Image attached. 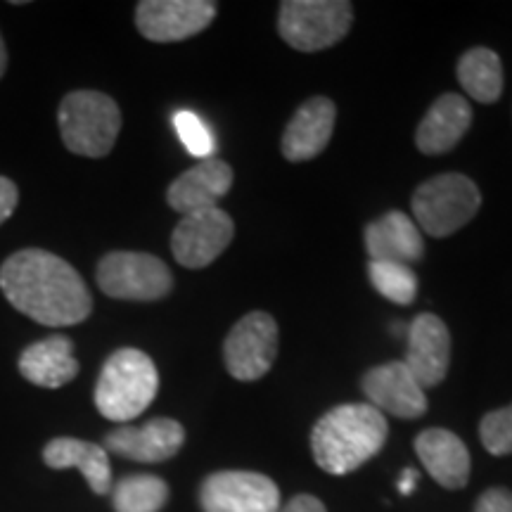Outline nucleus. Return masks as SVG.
Returning <instances> with one entry per match:
<instances>
[{"label":"nucleus","mask_w":512,"mask_h":512,"mask_svg":"<svg viewBox=\"0 0 512 512\" xmlns=\"http://www.w3.org/2000/svg\"><path fill=\"white\" fill-rule=\"evenodd\" d=\"M337 107L330 98H309L299 105L283 133V157L290 162H309L325 150L335 131Z\"/></svg>","instance_id":"dca6fc26"},{"label":"nucleus","mask_w":512,"mask_h":512,"mask_svg":"<svg viewBox=\"0 0 512 512\" xmlns=\"http://www.w3.org/2000/svg\"><path fill=\"white\" fill-rule=\"evenodd\" d=\"M57 124L69 152L81 157L110 155L121 131L119 105L98 91H74L62 100Z\"/></svg>","instance_id":"20e7f679"},{"label":"nucleus","mask_w":512,"mask_h":512,"mask_svg":"<svg viewBox=\"0 0 512 512\" xmlns=\"http://www.w3.org/2000/svg\"><path fill=\"white\" fill-rule=\"evenodd\" d=\"M230 185H233V169L226 162L216 157L202 159L169 185L166 200L171 209L188 216L195 211L219 207V200L228 195Z\"/></svg>","instance_id":"2eb2a0df"},{"label":"nucleus","mask_w":512,"mask_h":512,"mask_svg":"<svg viewBox=\"0 0 512 512\" xmlns=\"http://www.w3.org/2000/svg\"><path fill=\"white\" fill-rule=\"evenodd\" d=\"M475 512H512V491L503 489V486L486 489L477 498Z\"/></svg>","instance_id":"bb28decb"},{"label":"nucleus","mask_w":512,"mask_h":512,"mask_svg":"<svg viewBox=\"0 0 512 512\" xmlns=\"http://www.w3.org/2000/svg\"><path fill=\"white\" fill-rule=\"evenodd\" d=\"M100 290L126 302H157L174 287L169 266L145 252H110L98 264Z\"/></svg>","instance_id":"0eeeda50"},{"label":"nucleus","mask_w":512,"mask_h":512,"mask_svg":"<svg viewBox=\"0 0 512 512\" xmlns=\"http://www.w3.org/2000/svg\"><path fill=\"white\" fill-rule=\"evenodd\" d=\"M200 503L204 512H278L280 489L259 472L223 470L204 479Z\"/></svg>","instance_id":"1a4fd4ad"},{"label":"nucleus","mask_w":512,"mask_h":512,"mask_svg":"<svg viewBox=\"0 0 512 512\" xmlns=\"http://www.w3.org/2000/svg\"><path fill=\"white\" fill-rule=\"evenodd\" d=\"M361 384L370 406L382 415L389 413L403 420H415L427 411L425 389L403 361L384 363L368 370Z\"/></svg>","instance_id":"f8f14e48"},{"label":"nucleus","mask_w":512,"mask_h":512,"mask_svg":"<svg viewBox=\"0 0 512 512\" xmlns=\"http://www.w3.org/2000/svg\"><path fill=\"white\" fill-rule=\"evenodd\" d=\"M159 373L140 349H119L107 358L95 384V408L112 422H131L155 401Z\"/></svg>","instance_id":"7ed1b4c3"},{"label":"nucleus","mask_w":512,"mask_h":512,"mask_svg":"<svg viewBox=\"0 0 512 512\" xmlns=\"http://www.w3.org/2000/svg\"><path fill=\"white\" fill-rule=\"evenodd\" d=\"M235 235V223L226 211L214 207L183 216L171 235V252L185 268H204L221 256Z\"/></svg>","instance_id":"9b49d317"},{"label":"nucleus","mask_w":512,"mask_h":512,"mask_svg":"<svg viewBox=\"0 0 512 512\" xmlns=\"http://www.w3.org/2000/svg\"><path fill=\"white\" fill-rule=\"evenodd\" d=\"M19 373L38 387L57 389L79 375V361L74 358V342L64 335H53L31 344L19 356Z\"/></svg>","instance_id":"aec40b11"},{"label":"nucleus","mask_w":512,"mask_h":512,"mask_svg":"<svg viewBox=\"0 0 512 512\" xmlns=\"http://www.w3.org/2000/svg\"><path fill=\"white\" fill-rule=\"evenodd\" d=\"M174 126L178 138L185 145V150L190 152L192 157L200 159H211L216 152V140L211 136V131L207 124L200 119V114L190 112V110H181L174 114Z\"/></svg>","instance_id":"393cba45"},{"label":"nucleus","mask_w":512,"mask_h":512,"mask_svg":"<svg viewBox=\"0 0 512 512\" xmlns=\"http://www.w3.org/2000/svg\"><path fill=\"white\" fill-rule=\"evenodd\" d=\"M366 249L370 261H394V264L411 266L425 254V242L411 216L403 211H389L366 226Z\"/></svg>","instance_id":"6ab92c4d"},{"label":"nucleus","mask_w":512,"mask_h":512,"mask_svg":"<svg viewBox=\"0 0 512 512\" xmlns=\"http://www.w3.org/2000/svg\"><path fill=\"white\" fill-rule=\"evenodd\" d=\"M216 3L209 0H143L136 27L147 41L174 43L202 34L214 22Z\"/></svg>","instance_id":"9d476101"},{"label":"nucleus","mask_w":512,"mask_h":512,"mask_svg":"<svg viewBox=\"0 0 512 512\" xmlns=\"http://www.w3.org/2000/svg\"><path fill=\"white\" fill-rule=\"evenodd\" d=\"M19 202V190L10 178L0 176V226L10 219Z\"/></svg>","instance_id":"cd10ccee"},{"label":"nucleus","mask_w":512,"mask_h":512,"mask_svg":"<svg viewBox=\"0 0 512 512\" xmlns=\"http://www.w3.org/2000/svg\"><path fill=\"white\" fill-rule=\"evenodd\" d=\"M472 124V107L458 93H444L432 102L415 131V145L422 155H444L453 150Z\"/></svg>","instance_id":"f3484780"},{"label":"nucleus","mask_w":512,"mask_h":512,"mask_svg":"<svg viewBox=\"0 0 512 512\" xmlns=\"http://www.w3.org/2000/svg\"><path fill=\"white\" fill-rule=\"evenodd\" d=\"M415 479H418V475H415V470H406L403 472V477H401V484H399V489H401V494H413V486H415Z\"/></svg>","instance_id":"c756f323"},{"label":"nucleus","mask_w":512,"mask_h":512,"mask_svg":"<svg viewBox=\"0 0 512 512\" xmlns=\"http://www.w3.org/2000/svg\"><path fill=\"white\" fill-rule=\"evenodd\" d=\"M458 81L472 100L494 105L503 93V64L491 48H470L458 60Z\"/></svg>","instance_id":"4be33fe9"},{"label":"nucleus","mask_w":512,"mask_h":512,"mask_svg":"<svg viewBox=\"0 0 512 512\" xmlns=\"http://www.w3.org/2000/svg\"><path fill=\"white\" fill-rule=\"evenodd\" d=\"M185 444L181 422L171 418H155L145 425H124L107 434L105 446L121 458L136 463H164L174 458Z\"/></svg>","instance_id":"4468645a"},{"label":"nucleus","mask_w":512,"mask_h":512,"mask_svg":"<svg viewBox=\"0 0 512 512\" xmlns=\"http://www.w3.org/2000/svg\"><path fill=\"white\" fill-rule=\"evenodd\" d=\"M43 460L53 470H79L93 494L105 496L112 491V467L107 451L91 441L57 437L43 448Z\"/></svg>","instance_id":"412c9836"},{"label":"nucleus","mask_w":512,"mask_h":512,"mask_svg":"<svg viewBox=\"0 0 512 512\" xmlns=\"http://www.w3.org/2000/svg\"><path fill=\"white\" fill-rule=\"evenodd\" d=\"M278 512H328V510H325V505L320 503L316 496L302 494V496H294L290 503L280 505Z\"/></svg>","instance_id":"c85d7f7f"},{"label":"nucleus","mask_w":512,"mask_h":512,"mask_svg":"<svg viewBox=\"0 0 512 512\" xmlns=\"http://www.w3.org/2000/svg\"><path fill=\"white\" fill-rule=\"evenodd\" d=\"M415 453L434 482L444 489H463L470 479V451L453 432L432 427L415 437Z\"/></svg>","instance_id":"a211bd4d"},{"label":"nucleus","mask_w":512,"mask_h":512,"mask_svg":"<svg viewBox=\"0 0 512 512\" xmlns=\"http://www.w3.org/2000/svg\"><path fill=\"white\" fill-rule=\"evenodd\" d=\"M351 10V3L344 0H285L280 3L278 31L290 48L318 53L349 34Z\"/></svg>","instance_id":"423d86ee"},{"label":"nucleus","mask_w":512,"mask_h":512,"mask_svg":"<svg viewBox=\"0 0 512 512\" xmlns=\"http://www.w3.org/2000/svg\"><path fill=\"white\" fill-rule=\"evenodd\" d=\"M166 501L169 486L155 475H131L112 486L114 512H159Z\"/></svg>","instance_id":"5701e85b"},{"label":"nucleus","mask_w":512,"mask_h":512,"mask_svg":"<svg viewBox=\"0 0 512 512\" xmlns=\"http://www.w3.org/2000/svg\"><path fill=\"white\" fill-rule=\"evenodd\" d=\"M278 356V323L271 313L252 311L242 316L223 344L228 373L240 382L264 377Z\"/></svg>","instance_id":"6e6552de"},{"label":"nucleus","mask_w":512,"mask_h":512,"mask_svg":"<svg viewBox=\"0 0 512 512\" xmlns=\"http://www.w3.org/2000/svg\"><path fill=\"white\" fill-rule=\"evenodd\" d=\"M5 69H8V50H5L3 36H0V79H3Z\"/></svg>","instance_id":"7c9ffc66"},{"label":"nucleus","mask_w":512,"mask_h":512,"mask_svg":"<svg viewBox=\"0 0 512 512\" xmlns=\"http://www.w3.org/2000/svg\"><path fill=\"white\" fill-rule=\"evenodd\" d=\"M389 425L370 403H344L328 411L311 432L313 458L328 475H349L382 451Z\"/></svg>","instance_id":"f03ea898"},{"label":"nucleus","mask_w":512,"mask_h":512,"mask_svg":"<svg viewBox=\"0 0 512 512\" xmlns=\"http://www.w3.org/2000/svg\"><path fill=\"white\" fill-rule=\"evenodd\" d=\"M0 290L19 313L48 328H69L91 316L88 285L62 256L22 249L0 266Z\"/></svg>","instance_id":"f257e3e1"},{"label":"nucleus","mask_w":512,"mask_h":512,"mask_svg":"<svg viewBox=\"0 0 512 512\" xmlns=\"http://www.w3.org/2000/svg\"><path fill=\"white\" fill-rule=\"evenodd\" d=\"M479 437L491 456H510L512 453V403L498 411L486 413L479 422Z\"/></svg>","instance_id":"a878e982"},{"label":"nucleus","mask_w":512,"mask_h":512,"mask_svg":"<svg viewBox=\"0 0 512 512\" xmlns=\"http://www.w3.org/2000/svg\"><path fill=\"white\" fill-rule=\"evenodd\" d=\"M422 389L444 382L451 366V332L434 313H420L408 328V351L403 358Z\"/></svg>","instance_id":"ddd939ff"},{"label":"nucleus","mask_w":512,"mask_h":512,"mask_svg":"<svg viewBox=\"0 0 512 512\" xmlns=\"http://www.w3.org/2000/svg\"><path fill=\"white\" fill-rule=\"evenodd\" d=\"M482 207V192L470 176L441 174L413 192V214L422 233L448 238L467 226Z\"/></svg>","instance_id":"39448f33"},{"label":"nucleus","mask_w":512,"mask_h":512,"mask_svg":"<svg viewBox=\"0 0 512 512\" xmlns=\"http://www.w3.org/2000/svg\"><path fill=\"white\" fill-rule=\"evenodd\" d=\"M370 283L389 302L408 306L418 297V275L411 266L394 264V261H370Z\"/></svg>","instance_id":"b1692460"}]
</instances>
